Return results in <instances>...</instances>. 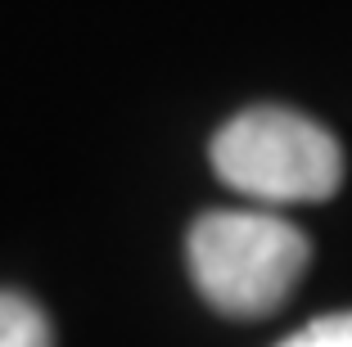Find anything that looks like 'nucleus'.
I'll return each mask as SVG.
<instances>
[{
	"label": "nucleus",
	"mask_w": 352,
	"mask_h": 347,
	"mask_svg": "<svg viewBox=\"0 0 352 347\" xmlns=\"http://www.w3.org/2000/svg\"><path fill=\"white\" fill-rule=\"evenodd\" d=\"M280 347H352V311H334V316L311 320Z\"/></svg>",
	"instance_id": "nucleus-4"
},
{
	"label": "nucleus",
	"mask_w": 352,
	"mask_h": 347,
	"mask_svg": "<svg viewBox=\"0 0 352 347\" xmlns=\"http://www.w3.org/2000/svg\"><path fill=\"white\" fill-rule=\"evenodd\" d=\"M217 176L262 203H321L343 181V149L294 109H249L212 140Z\"/></svg>",
	"instance_id": "nucleus-2"
},
{
	"label": "nucleus",
	"mask_w": 352,
	"mask_h": 347,
	"mask_svg": "<svg viewBox=\"0 0 352 347\" xmlns=\"http://www.w3.org/2000/svg\"><path fill=\"white\" fill-rule=\"evenodd\" d=\"M0 347H54L50 320L32 298L0 293Z\"/></svg>",
	"instance_id": "nucleus-3"
},
{
	"label": "nucleus",
	"mask_w": 352,
	"mask_h": 347,
	"mask_svg": "<svg viewBox=\"0 0 352 347\" xmlns=\"http://www.w3.org/2000/svg\"><path fill=\"white\" fill-rule=\"evenodd\" d=\"M307 262V235L271 212H208L190 225V276L226 316H271Z\"/></svg>",
	"instance_id": "nucleus-1"
}]
</instances>
